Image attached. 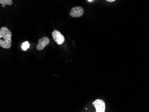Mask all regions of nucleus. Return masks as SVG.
Wrapping results in <instances>:
<instances>
[{"instance_id":"nucleus-4","label":"nucleus","mask_w":149,"mask_h":112,"mask_svg":"<svg viewBox=\"0 0 149 112\" xmlns=\"http://www.w3.org/2000/svg\"><path fill=\"white\" fill-rule=\"evenodd\" d=\"M38 43L36 47L38 51H42L50 43V39L47 36L43 37L38 39Z\"/></svg>"},{"instance_id":"nucleus-3","label":"nucleus","mask_w":149,"mask_h":112,"mask_svg":"<svg viewBox=\"0 0 149 112\" xmlns=\"http://www.w3.org/2000/svg\"><path fill=\"white\" fill-rule=\"evenodd\" d=\"M84 10L80 6H76L72 8L69 15L73 17H79L83 15Z\"/></svg>"},{"instance_id":"nucleus-6","label":"nucleus","mask_w":149,"mask_h":112,"mask_svg":"<svg viewBox=\"0 0 149 112\" xmlns=\"http://www.w3.org/2000/svg\"><path fill=\"white\" fill-rule=\"evenodd\" d=\"M12 0H0V4L2 5V6L5 7L6 5L11 6L13 5Z\"/></svg>"},{"instance_id":"nucleus-1","label":"nucleus","mask_w":149,"mask_h":112,"mask_svg":"<svg viewBox=\"0 0 149 112\" xmlns=\"http://www.w3.org/2000/svg\"><path fill=\"white\" fill-rule=\"evenodd\" d=\"M11 32L6 26L0 29V46L5 49H9L11 46Z\"/></svg>"},{"instance_id":"nucleus-9","label":"nucleus","mask_w":149,"mask_h":112,"mask_svg":"<svg viewBox=\"0 0 149 112\" xmlns=\"http://www.w3.org/2000/svg\"><path fill=\"white\" fill-rule=\"evenodd\" d=\"M88 2H93V1L94 0H87Z\"/></svg>"},{"instance_id":"nucleus-5","label":"nucleus","mask_w":149,"mask_h":112,"mask_svg":"<svg viewBox=\"0 0 149 112\" xmlns=\"http://www.w3.org/2000/svg\"><path fill=\"white\" fill-rule=\"evenodd\" d=\"M93 105L96 109V112H105V104L103 100L97 99L93 103Z\"/></svg>"},{"instance_id":"nucleus-2","label":"nucleus","mask_w":149,"mask_h":112,"mask_svg":"<svg viewBox=\"0 0 149 112\" xmlns=\"http://www.w3.org/2000/svg\"><path fill=\"white\" fill-rule=\"evenodd\" d=\"M52 36L54 40L58 45H62L65 41L64 36L58 30H55L52 32Z\"/></svg>"},{"instance_id":"nucleus-8","label":"nucleus","mask_w":149,"mask_h":112,"mask_svg":"<svg viewBox=\"0 0 149 112\" xmlns=\"http://www.w3.org/2000/svg\"><path fill=\"white\" fill-rule=\"evenodd\" d=\"M106 1H108V2H113L115 1L116 0H106Z\"/></svg>"},{"instance_id":"nucleus-7","label":"nucleus","mask_w":149,"mask_h":112,"mask_svg":"<svg viewBox=\"0 0 149 112\" xmlns=\"http://www.w3.org/2000/svg\"><path fill=\"white\" fill-rule=\"evenodd\" d=\"M30 43L28 41H26L22 43L21 46V48L22 50L24 51H26L30 47Z\"/></svg>"}]
</instances>
